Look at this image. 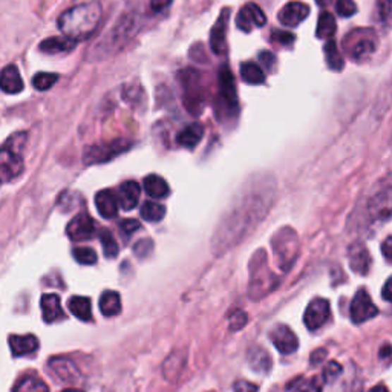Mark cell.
Returning a JSON list of instances; mask_svg holds the SVG:
<instances>
[{
    "label": "cell",
    "instance_id": "6da1fadb",
    "mask_svg": "<svg viewBox=\"0 0 392 392\" xmlns=\"http://www.w3.org/2000/svg\"><path fill=\"white\" fill-rule=\"evenodd\" d=\"M271 207V196L245 195L238 201L215 235V253H226L231 245L239 244L265 218Z\"/></svg>",
    "mask_w": 392,
    "mask_h": 392
},
{
    "label": "cell",
    "instance_id": "7a4b0ae2",
    "mask_svg": "<svg viewBox=\"0 0 392 392\" xmlns=\"http://www.w3.org/2000/svg\"><path fill=\"white\" fill-rule=\"evenodd\" d=\"M102 4L97 0L80 4L69 8L59 17V28L65 34V37L71 40H85L97 31L98 23L102 20Z\"/></svg>",
    "mask_w": 392,
    "mask_h": 392
},
{
    "label": "cell",
    "instance_id": "3957f363",
    "mask_svg": "<svg viewBox=\"0 0 392 392\" xmlns=\"http://www.w3.org/2000/svg\"><path fill=\"white\" fill-rule=\"evenodd\" d=\"M218 82L219 87L215 102L216 118L222 124L231 123L235 121L239 115V102L233 74H231V71L227 66L219 69Z\"/></svg>",
    "mask_w": 392,
    "mask_h": 392
},
{
    "label": "cell",
    "instance_id": "277c9868",
    "mask_svg": "<svg viewBox=\"0 0 392 392\" xmlns=\"http://www.w3.org/2000/svg\"><path fill=\"white\" fill-rule=\"evenodd\" d=\"M25 142L26 133L19 132L0 146V184L10 183L22 175Z\"/></svg>",
    "mask_w": 392,
    "mask_h": 392
},
{
    "label": "cell",
    "instance_id": "5b68a950",
    "mask_svg": "<svg viewBox=\"0 0 392 392\" xmlns=\"http://www.w3.org/2000/svg\"><path fill=\"white\" fill-rule=\"evenodd\" d=\"M178 82L181 86L184 108L192 115H200L206 106V92H204L201 73L193 68L181 69L178 73Z\"/></svg>",
    "mask_w": 392,
    "mask_h": 392
},
{
    "label": "cell",
    "instance_id": "8992f818",
    "mask_svg": "<svg viewBox=\"0 0 392 392\" xmlns=\"http://www.w3.org/2000/svg\"><path fill=\"white\" fill-rule=\"evenodd\" d=\"M137 17L133 14H124L120 19L115 22L114 28L104 35L100 43H97L94 47V51L100 52L98 57H108L112 54V51H118L126 44L132 35L137 32Z\"/></svg>",
    "mask_w": 392,
    "mask_h": 392
},
{
    "label": "cell",
    "instance_id": "52a82bcc",
    "mask_svg": "<svg viewBox=\"0 0 392 392\" xmlns=\"http://www.w3.org/2000/svg\"><path fill=\"white\" fill-rule=\"evenodd\" d=\"M279 279L267 265V255L257 250L250 261V298L257 300L276 288Z\"/></svg>",
    "mask_w": 392,
    "mask_h": 392
},
{
    "label": "cell",
    "instance_id": "ba28073f",
    "mask_svg": "<svg viewBox=\"0 0 392 392\" xmlns=\"http://www.w3.org/2000/svg\"><path fill=\"white\" fill-rule=\"evenodd\" d=\"M271 244L276 262H278L282 270H290L294 261H296L299 252V239L296 231L291 230L290 227L279 230L278 233L273 236Z\"/></svg>",
    "mask_w": 392,
    "mask_h": 392
},
{
    "label": "cell",
    "instance_id": "9c48e42d",
    "mask_svg": "<svg viewBox=\"0 0 392 392\" xmlns=\"http://www.w3.org/2000/svg\"><path fill=\"white\" fill-rule=\"evenodd\" d=\"M377 44V34L372 30H355L348 34V39L345 42V48L353 60L363 61L376 52Z\"/></svg>",
    "mask_w": 392,
    "mask_h": 392
},
{
    "label": "cell",
    "instance_id": "30bf717a",
    "mask_svg": "<svg viewBox=\"0 0 392 392\" xmlns=\"http://www.w3.org/2000/svg\"><path fill=\"white\" fill-rule=\"evenodd\" d=\"M130 147H132V142L128 140H115V141L104 142V145L89 146L85 149L83 163L86 166L108 163L111 159L121 155L123 152H126V150H129Z\"/></svg>",
    "mask_w": 392,
    "mask_h": 392
},
{
    "label": "cell",
    "instance_id": "8fae6325",
    "mask_svg": "<svg viewBox=\"0 0 392 392\" xmlns=\"http://www.w3.org/2000/svg\"><path fill=\"white\" fill-rule=\"evenodd\" d=\"M377 314H379V310L372 304L367 290H359L355 293L350 307V316L353 322L360 325L363 322H367V320L376 317Z\"/></svg>",
    "mask_w": 392,
    "mask_h": 392
},
{
    "label": "cell",
    "instance_id": "7c38bea8",
    "mask_svg": "<svg viewBox=\"0 0 392 392\" xmlns=\"http://www.w3.org/2000/svg\"><path fill=\"white\" fill-rule=\"evenodd\" d=\"M265 23L267 17L264 11L253 2L245 4L236 16L238 28L244 32H252L255 28H262Z\"/></svg>",
    "mask_w": 392,
    "mask_h": 392
},
{
    "label": "cell",
    "instance_id": "4fadbf2b",
    "mask_svg": "<svg viewBox=\"0 0 392 392\" xmlns=\"http://www.w3.org/2000/svg\"><path fill=\"white\" fill-rule=\"evenodd\" d=\"M230 22V10L224 8L219 14L218 20L215 22L210 32V49L215 52L216 56L226 54L227 51V30Z\"/></svg>",
    "mask_w": 392,
    "mask_h": 392
},
{
    "label": "cell",
    "instance_id": "5bb4252c",
    "mask_svg": "<svg viewBox=\"0 0 392 392\" xmlns=\"http://www.w3.org/2000/svg\"><path fill=\"white\" fill-rule=\"evenodd\" d=\"M331 314V307H329V302L325 299H314L311 300V304L308 305L304 322L308 329L314 331V329L322 326Z\"/></svg>",
    "mask_w": 392,
    "mask_h": 392
},
{
    "label": "cell",
    "instance_id": "9a60e30c",
    "mask_svg": "<svg viewBox=\"0 0 392 392\" xmlns=\"http://www.w3.org/2000/svg\"><path fill=\"white\" fill-rule=\"evenodd\" d=\"M310 14V6L304 2H299V0H293L285 5L282 10L279 11L278 19L283 26H298L299 23L304 22Z\"/></svg>",
    "mask_w": 392,
    "mask_h": 392
},
{
    "label": "cell",
    "instance_id": "2e32d148",
    "mask_svg": "<svg viewBox=\"0 0 392 392\" xmlns=\"http://www.w3.org/2000/svg\"><path fill=\"white\" fill-rule=\"evenodd\" d=\"M68 236L73 240H86L95 235L94 219L87 213H80L68 224Z\"/></svg>",
    "mask_w": 392,
    "mask_h": 392
},
{
    "label": "cell",
    "instance_id": "e0dca14e",
    "mask_svg": "<svg viewBox=\"0 0 392 392\" xmlns=\"http://www.w3.org/2000/svg\"><path fill=\"white\" fill-rule=\"evenodd\" d=\"M270 338L273 345L282 354H291L296 351L299 346L298 336L294 334L287 325H278L276 328H273L270 333Z\"/></svg>",
    "mask_w": 392,
    "mask_h": 392
},
{
    "label": "cell",
    "instance_id": "ac0fdd59",
    "mask_svg": "<svg viewBox=\"0 0 392 392\" xmlns=\"http://www.w3.org/2000/svg\"><path fill=\"white\" fill-rule=\"evenodd\" d=\"M49 368L56 376L66 383H74L78 380L80 372L75 367V363L73 360H69L68 357H52L48 362Z\"/></svg>",
    "mask_w": 392,
    "mask_h": 392
},
{
    "label": "cell",
    "instance_id": "d6986e66",
    "mask_svg": "<svg viewBox=\"0 0 392 392\" xmlns=\"http://www.w3.org/2000/svg\"><path fill=\"white\" fill-rule=\"evenodd\" d=\"M350 264H351V269L353 271L359 273L362 276L368 274L369 269H371V255L367 250V247H365L362 243H354L350 247Z\"/></svg>",
    "mask_w": 392,
    "mask_h": 392
},
{
    "label": "cell",
    "instance_id": "ffe728a7",
    "mask_svg": "<svg viewBox=\"0 0 392 392\" xmlns=\"http://www.w3.org/2000/svg\"><path fill=\"white\" fill-rule=\"evenodd\" d=\"M0 89L5 94H19L23 91V80L14 65H10L0 71Z\"/></svg>",
    "mask_w": 392,
    "mask_h": 392
},
{
    "label": "cell",
    "instance_id": "44dd1931",
    "mask_svg": "<svg viewBox=\"0 0 392 392\" xmlns=\"http://www.w3.org/2000/svg\"><path fill=\"white\" fill-rule=\"evenodd\" d=\"M95 206L100 215L106 219L115 218L118 213V198L112 190L106 189L95 195Z\"/></svg>",
    "mask_w": 392,
    "mask_h": 392
},
{
    "label": "cell",
    "instance_id": "7402d4cb",
    "mask_svg": "<svg viewBox=\"0 0 392 392\" xmlns=\"http://www.w3.org/2000/svg\"><path fill=\"white\" fill-rule=\"evenodd\" d=\"M10 348L13 355L16 357H22V355H28L31 353H35L39 348V341L37 337L32 334L26 336H10Z\"/></svg>",
    "mask_w": 392,
    "mask_h": 392
},
{
    "label": "cell",
    "instance_id": "603a6c76",
    "mask_svg": "<svg viewBox=\"0 0 392 392\" xmlns=\"http://www.w3.org/2000/svg\"><path fill=\"white\" fill-rule=\"evenodd\" d=\"M42 316L47 324L57 322L59 319L63 317V310H61L60 298L57 294H43L42 296Z\"/></svg>",
    "mask_w": 392,
    "mask_h": 392
},
{
    "label": "cell",
    "instance_id": "cb8c5ba5",
    "mask_svg": "<svg viewBox=\"0 0 392 392\" xmlns=\"http://www.w3.org/2000/svg\"><path fill=\"white\" fill-rule=\"evenodd\" d=\"M141 195V187L137 181H124L120 185L118 190V202L121 204V207L124 210H132L133 207H137V204L140 201Z\"/></svg>",
    "mask_w": 392,
    "mask_h": 392
},
{
    "label": "cell",
    "instance_id": "d4e9b609",
    "mask_svg": "<svg viewBox=\"0 0 392 392\" xmlns=\"http://www.w3.org/2000/svg\"><path fill=\"white\" fill-rule=\"evenodd\" d=\"M204 137V128L200 123H192L185 126L176 135V142L185 149H193L200 145V141Z\"/></svg>",
    "mask_w": 392,
    "mask_h": 392
},
{
    "label": "cell",
    "instance_id": "484cf974",
    "mask_svg": "<svg viewBox=\"0 0 392 392\" xmlns=\"http://www.w3.org/2000/svg\"><path fill=\"white\" fill-rule=\"evenodd\" d=\"M75 44L77 42L71 40L68 37H49L39 44V49L43 52V54L56 56V54H61V52H68L71 49H74Z\"/></svg>",
    "mask_w": 392,
    "mask_h": 392
},
{
    "label": "cell",
    "instance_id": "4316f807",
    "mask_svg": "<svg viewBox=\"0 0 392 392\" xmlns=\"http://www.w3.org/2000/svg\"><path fill=\"white\" fill-rule=\"evenodd\" d=\"M248 365L253 371L267 374L271 369V357L264 348L257 346V348H252V351L248 353Z\"/></svg>",
    "mask_w": 392,
    "mask_h": 392
},
{
    "label": "cell",
    "instance_id": "83f0119b",
    "mask_svg": "<svg viewBox=\"0 0 392 392\" xmlns=\"http://www.w3.org/2000/svg\"><path fill=\"white\" fill-rule=\"evenodd\" d=\"M145 190L149 196L157 200H163L171 193V189H169V184L166 183L164 178L158 175H149L145 178Z\"/></svg>",
    "mask_w": 392,
    "mask_h": 392
},
{
    "label": "cell",
    "instance_id": "f1b7e54d",
    "mask_svg": "<svg viewBox=\"0 0 392 392\" xmlns=\"http://www.w3.org/2000/svg\"><path fill=\"white\" fill-rule=\"evenodd\" d=\"M13 392H49V388L40 377L34 376V374H26L16 381Z\"/></svg>",
    "mask_w": 392,
    "mask_h": 392
},
{
    "label": "cell",
    "instance_id": "f546056e",
    "mask_svg": "<svg viewBox=\"0 0 392 392\" xmlns=\"http://www.w3.org/2000/svg\"><path fill=\"white\" fill-rule=\"evenodd\" d=\"M100 310L103 316L112 317L121 313V299L117 291H104L100 298Z\"/></svg>",
    "mask_w": 392,
    "mask_h": 392
},
{
    "label": "cell",
    "instance_id": "4dcf8cb0",
    "mask_svg": "<svg viewBox=\"0 0 392 392\" xmlns=\"http://www.w3.org/2000/svg\"><path fill=\"white\" fill-rule=\"evenodd\" d=\"M68 307L71 313H73L77 319L83 320V322L92 320V307H91V300L87 298H82V296L71 298Z\"/></svg>",
    "mask_w": 392,
    "mask_h": 392
},
{
    "label": "cell",
    "instance_id": "1f68e13d",
    "mask_svg": "<svg viewBox=\"0 0 392 392\" xmlns=\"http://www.w3.org/2000/svg\"><path fill=\"white\" fill-rule=\"evenodd\" d=\"M288 392H322V379L320 377H298L288 383Z\"/></svg>",
    "mask_w": 392,
    "mask_h": 392
},
{
    "label": "cell",
    "instance_id": "d6a6232c",
    "mask_svg": "<svg viewBox=\"0 0 392 392\" xmlns=\"http://www.w3.org/2000/svg\"><path fill=\"white\" fill-rule=\"evenodd\" d=\"M324 52H325V60H326V65L329 69L333 71H342L345 68V61H343V56L341 49L337 48V43L336 40L329 39L325 47H324Z\"/></svg>",
    "mask_w": 392,
    "mask_h": 392
},
{
    "label": "cell",
    "instance_id": "836d02e7",
    "mask_svg": "<svg viewBox=\"0 0 392 392\" xmlns=\"http://www.w3.org/2000/svg\"><path fill=\"white\" fill-rule=\"evenodd\" d=\"M240 77L248 85H262L265 83V74L264 71L252 61L240 65Z\"/></svg>",
    "mask_w": 392,
    "mask_h": 392
},
{
    "label": "cell",
    "instance_id": "e575fe53",
    "mask_svg": "<svg viewBox=\"0 0 392 392\" xmlns=\"http://www.w3.org/2000/svg\"><path fill=\"white\" fill-rule=\"evenodd\" d=\"M334 32H336L334 16L331 13L324 11L319 16V20H317V30H316L317 39H329L333 37Z\"/></svg>",
    "mask_w": 392,
    "mask_h": 392
},
{
    "label": "cell",
    "instance_id": "d590c367",
    "mask_svg": "<svg viewBox=\"0 0 392 392\" xmlns=\"http://www.w3.org/2000/svg\"><path fill=\"white\" fill-rule=\"evenodd\" d=\"M141 218L146 219L149 222H158L161 221L166 215V207L161 206V204L158 202H152V201H147L141 206Z\"/></svg>",
    "mask_w": 392,
    "mask_h": 392
},
{
    "label": "cell",
    "instance_id": "8d00e7d4",
    "mask_svg": "<svg viewBox=\"0 0 392 392\" xmlns=\"http://www.w3.org/2000/svg\"><path fill=\"white\" fill-rule=\"evenodd\" d=\"M59 82V75L52 73H37L32 78V85L37 91H48Z\"/></svg>",
    "mask_w": 392,
    "mask_h": 392
},
{
    "label": "cell",
    "instance_id": "74e56055",
    "mask_svg": "<svg viewBox=\"0 0 392 392\" xmlns=\"http://www.w3.org/2000/svg\"><path fill=\"white\" fill-rule=\"evenodd\" d=\"M100 240L103 245V252L106 257H115L120 252V247L117 244V240L114 239V236L111 235V231L108 230H102L100 231Z\"/></svg>",
    "mask_w": 392,
    "mask_h": 392
},
{
    "label": "cell",
    "instance_id": "f35d334b",
    "mask_svg": "<svg viewBox=\"0 0 392 392\" xmlns=\"http://www.w3.org/2000/svg\"><path fill=\"white\" fill-rule=\"evenodd\" d=\"M74 257L78 264H83V265H94L98 259L97 253L92 250V248H86V247L74 248Z\"/></svg>",
    "mask_w": 392,
    "mask_h": 392
},
{
    "label": "cell",
    "instance_id": "ab89813d",
    "mask_svg": "<svg viewBox=\"0 0 392 392\" xmlns=\"http://www.w3.org/2000/svg\"><path fill=\"white\" fill-rule=\"evenodd\" d=\"M342 372H343V368L341 367V365H338L337 362H329L324 369V377L322 379L328 383L334 381L342 376Z\"/></svg>",
    "mask_w": 392,
    "mask_h": 392
},
{
    "label": "cell",
    "instance_id": "60d3db41",
    "mask_svg": "<svg viewBox=\"0 0 392 392\" xmlns=\"http://www.w3.org/2000/svg\"><path fill=\"white\" fill-rule=\"evenodd\" d=\"M336 10L342 17H351L357 13V6H355L354 0H337Z\"/></svg>",
    "mask_w": 392,
    "mask_h": 392
},
{
    "label": "cell",
    "instance_id": "b9f144b4",
    "mask_svg": "<svg viewBox=\"0 0 392 392\" xmlns=\"http://www.w3.org/2000/svg\"><path fill=\"white\" fill-rule=\"evenodd\" d=\"M376 16H377V19L380 22H383V23H386L389 20V16H391V0H377Z\"/></svg>",
    "mask_w": 392,
    "mask_h": 392
},
{
    "label": "cell",
    "instance_id": "7bdbcfd3",
    "mask_svg": "<svg viewBox=\"0 0 392 392\" xmlns=\"http://www.w3.org/2000/svg\"><path fill=\"white\" fill-rule=\"evenodd\" d=\"M271 40L276 42L278 44H281V47H291V44L294 43V40H296V37H294V34H291V32L273 31Z\"/></svg>",
    "mask_w": 392,
    "mask_h": 392
},
{
    "label": "cell",
    "instance_id": "ee69618b",
    "mask_svg": "<svg viewBox=\"0 0 392 392\" xmlns=\"http://www.w3.org/2000/svg\"><path fill=\"white\" fill-rule=\"evenodd\" d=\"M152 248H154L152 240L141 239L135 244V247H133V252H135V255L140 256V257H146L150 252H152Z\"/></svg>",
    "mask_w": 392,
    "mask_h": 392
},
{
    "label": "cell",
    "instance_id": "f6af8a7d",
    "mask_svg": "<svg viewBox=\"0 0 392 392\" xmlns=\"http://www.w3.org/2000/svg\"><path fill=\"white\" fill-rule=\"evenodd\" d=\"M247 324V314L244 311H236L233 313V316L230 317V328L233 329V331H238V329L243 328Z\"/></svg>",
    "mask_w": 392,
    "mask_h": 392
},
{
    "label": "cell",
    "instance_id": "bcb514c9",
    "mask_svg": "<svg viewBox=\"0 0 392 392\" xmlns=\"http://www.w3.org/2000/svg\"><path fill=\"white\" fill-rule=\"evenodd\" d=\"M259 61L261 63L269 69V71H274L276 69V63H278V59L270 51H262L259 54Z\"/></svg>",
    "mask_w": 392,
    "mask_h": 392
},
{
    "label": "cell",
    "instance_id": "7dc6e473",
    "mask_svg": "<svg viewBox=\"0 0 392 392\" xmlns=\"http://www.w3.org/2000/svg\"><path fill=\"white\" fill-rule=\"evenodd\" d=\"M140 222L135 221V219H124L120 222V230L123 231L124 235H132V233H135V231L140 230Z\"/></svg>",
    "mask_w": 392,
    "mask_h": 392
},
{
    "label": "cell",
    "instance_id": "c3c4849f",
    "mask_svg": "<svg viewBox=\"0 0 392 392\" xmlns=\"http://www.w3.org/2000/svg\"><path fill=\"white\" fill-rule=\"evenodd\" d=\"M235 392H257V386L255 383L245 381V380H238L233 385Z\"/></svg>",
    "mask_w": 392,
    "mask_h": 392
},
{
    "label": "cell",
    "instance_id": "681fc988",
    "mask_svg": "<svg viewBox=\"0 0 392 392\" xmlns=\"http://www.w3.org/2000/svg\"><path fill=\"white\" fill-rule=\"evenodd\" d=\"M172 5V0H150V10L154 13H163Z\"/></svg>",
    "mask_w": 392,
    "mask_h": 392
},
{
    "label": "cell",
    "instance_id": "f907efd6",
    "mask_svg": "<svg viewBox=\"0 0 392 392\" xmlns=\"http://www.w3.org/2000/svg\"><path fill=\"white\" fill-rule=\"evenodd\" d=\"M338 389H341V392H360V385L355 381H351V383L342 381V383H338ZM328 392H334V391L329 389Z\"/></svg>",
    "mask_w": 392,
    "mask_h": 392
},
{
    "label": "cell",
    "instance_id": "816d5d0a",
    "mask_svg": "<svg viewBox=\"0 0 392 392\" xmlns=\"http://www.w3.org/2000/svg\"><path fill=\"white\" fill-rule=\"evenodd\" d=\"M326 357V351L325 350H317L314 351L313 354H311V365H314V367H317V365H320L324 362V359Z\"/></svg>",
    "mask_w": 392,
    "mask_h": 392
},
{
    "label": "cell",
    "instance_id": "f5cc1de1",
    "mask_svg": "<svg viewBox=\"0 0 392 392\" xmlns=\"http://www.w3.org/2000/svg\"><path fill=\"white\" fill-rule=\"evenodd\" d=\"M391 245H392V238L391 236H388L386 239H385V243H383V245H381V250H383V255H385V257H386V261L389 262L391 261Z\"/></svg>",
    "mask_w": 392,
    "mask_h": 392
},
{
    "label": "cell",
    "instance_id": "db71d44e",
    "mask_svg": "<svg viewBox=\"0 0 392 392\" xmlns=\"http://www.w3.org/2000/svg\"><path fill=\"white\" fill-rule=\"evenodd\" d=\"M383 299H385L386 302L392 300V296H391V279H388L386 283H385V287H383Z\"/></svg>",
    "mask_w": 392,
    "mask_h": 392
},
{
    "label": "cell",
    "instance_id": "11a10c76",
    "mask_svg": "<svg viewBox=\"0 0 392 392\" xmlns=\"http://www.w3.org/2000/svg\"><path fill=\"white\" fill-rule=\"evenodd\" d=\"M389 354H391V348H389V345L386 343V345H385V346H383V348H381V353H380V355H381V357H385L386 360H389Z\"/></svg>",
    "mask_w": 392,
    "mask_h": 392
},
{
    "label": "cell",
    "instance_id": "9f6ffc18",
    "mask_svg": "<svg viewBox=\"0 0 392 392\" xmlns=\"http://www.w3.org/2000/svg\"><path fill=\"white\" fill-rule=\"evenodd\" d=\"M316 2H317V5H319V6L326 8L328 5H331V2H333V0H316Z\"/></svg>",
    "mask_w": 392,
    "mask_h": 392
},
{
    "label": "cell",
    "instance_id": "6f0895ef",
    "mask_svg": "<svg viewBox=\"0 0 392 392\" xmlns=\"http://www.w3.org/2000/svg\"><path fill=\"white\" fill-rule=\"evenodd\" d=\"M369 392H389L385 386H381V385H379V386H376V388H372Z\"/></svg>",
    "mask_w": 392,
    "mask_h": 392
},
{
    "label": "cell",
    "instance_id": "680465c9",
    "mask_svg": "<svg viewBox=\"0 0 392 392\" xmlns=\"http://www.w3.org/2000/svg\"><path fill=\"white\" fill-rule=\"evenodd\" d=\"M61 392H83L82 389H75V388H68L65 391H61Z\"/></svg>",
    "mask_w": 392,
    "mask_h": 392
}]
</instances>
